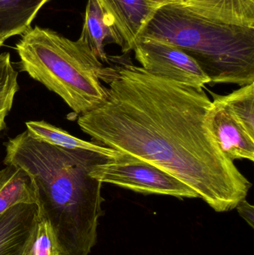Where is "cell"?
<instances>
[{
    "label": "cell",
    "instance_id": "cell-7",
    "mask_svg": "<svg viewBox=\"0 0 254 255\" xmlns=\"http://www.w3.org/2000/svg\"><path fill=\"white\" fill-rule=\"evenodd\" d=\"M123 42L122 51L133 50L148 22L162 4L153 0H97Z\"/></svg>",
    "mask_w": 254,
    "mask_h": 255
},
{
    "label": "cell",
    "instance_id": "cell-12",
    "mask_svg": "<svg viewBox=\"0 0 254 255\" xmlns=\"http://www.w3.org/2000/svg\"><path fill=\"white\" fill-rule=\"evenodd\" d=\"M31 175L22 168L6 165L0 170V214L19 204H37Z\"/></svg>",
    "mask_w": 254,
    "mask_h": 255
},
{
    "label": "cell",
    "instance_id": "cell-1",
    "mask_svg": "<svg viewBox=\"0 0 254 255\" xmlns=\"http://www.w3.org/2000/svg\"><path fill=\"white\" fill-rule=\"evenodd\" d=\"M107 97L80 115V128L104 146L148 162L190 187L216 212L235 209L252 184L222 153L203 88L154 76L129 58L109 57Z\"/></svg>",
    "mask_w": 254,
    "mask_h": 255
},
{
    "label": "cell",
    "instance_id": "cell-3",
    "mask_svg": "<svg viewBox=\"0 0 254 255\" xmlns=\"http://www.w3.org/2000/svg\"><path fill=\"white\" fill-rule=\"evenodd\" d=\"M140 37L180 48L213 85L254 82V28L212 22L167 4L157 10Z\"/></svg>",
    "mask_w": 254,
    "mask_h": 255
},
{
    "label": "cell",
    "instance_id": "cell-5",
    "mask_svg": "<svg viewBox=\"0 0 254 255\" xmlns=\"http://www.w3.org/2000/svg\"><path fill=\"white\" fill-rule=\"evenodd\" d=\"M89 175L101 183L114 184L143 194L178 199L198 198L190 187L169 172L125 153L94 165Z\"/></svg>",
    "mask_w": 254,
    "mask_h": 255
},
{
    "label": "cell",
    "instance_id": "cell-6",
    "mask_svg": "<svg viewBox=\"0 0 254 255\" xmlns=\"http://www.w3.org/2000/svg\"><path fill=\"white\" fill-rule=\"evenodd\" d=\"M133 50L141 67L154 76L198 89L210 83L195 60L171 43L140 37Z\"/></svg>",
    "mask_w": 254,
    "mask_h": 255
},
{
    "label": "cell",
    "instance_id": "cell-18",
    "mask_svg": "<svg viewBox=\"0 0 254 255\" xmlns=\"http://www.w3.org/2000/svg\"><path fill=\"white\" fill-rule=\"evenodd\" d=\"M240 217H243L251 227H254V207L247 202L246 199L242 200L236 207Z\"/></svg>",
    "mask_w": 254,
    "mask_h": 255
},
{
    "label": "cell",
    "instance_id": "cell-20",
    "mask_svg": "<svg viewBox=\"0 0 254 255\" xmlns=\"http://www.w3.org/2000/svg\"><path fill=\"white\" fill-rule=\"evenodd\" d=\"M7 39L5 38V37H1V36H0V48L1 47V46H3V44H4V42L7 40Z\"/></svg>",
    "mask_w": 254,
    "mask_h": 255
},
{
    "label": "cell",
    "instance_id": "cell-9",
    "mask_svg": "<svg viewBox=\"0 0 254 255\" xmlns=\"http://www.w3.org/2000/svg\"><path fill=\"white\" fill-rule=\"evenodd\" d=\"M39 219L37 204H19L0 214V255H23Z\"/></svg>",
    "mask_w": 254,
    "mask_h": 255
},
{
    "label": "cell",
    "instance_id": "cell-14",
    "mask_svg": "<svg viewBox=\"0 0 254 255\" xmlns=\"http://www.w3.org/2000/svg\"><path fill=\"white\" fill-rule=\"evenodd\" d=\"M49 0H0V36L8 39L31 28L34 18Z\"/></svg>",
    "mask_w": 254,
    "mask_h": 255
},
{
    "label": "cell",
    "instance_id": "cell-13",
    "mask_svg": "<svg viewBox=\"0 0 254 255\" xmlns=\"http://www.w3.org/2000/svg\"><path fill=\"white\" fill-rule=\"evenodd\" d=\"M27 131L34 139L69 150H85L100 153L109 158L120 154L119 151L96 142H88L70 134L63 129L45 121H28L25 124Z\"/></svg>",
    "mask_w": 254,
    "mask_h": 255
},
{
    "label": "cell",
    "instance_id": "cell-16",
    "mask_svg": "<svg viewBox=\"0 0 254 255\" xmlns=\"http://www.w3.org/2000/svg\"><path fill=\"white\" fill-rule=\"evenodd\" d=\"M18 91V72L13 67L10 53L3 52L0 54V133L6 127L5 119Z\"/></svg>",
    "mask_w": 254,
    "mask_h": 255
},
{
    "label": "cell",
    "instance_id": "cell-21",
    "mask_svg": "<svg viewBox=\"0 0 254 255\" xmlns=\"http://www.w3.org/2000/svg\"><path fill=\"white\" fill-rule=\"evenodd\" d=\"M170 1H171V0H170Z\"/></svg>",
    "mask_w": 254,
    "mask_h": 255
},
{
    "label": "cell",
    "instance_id": "cell-19",
    "mask_svg": "<svg viewBox=\"0 0 254 255\" xmlns=\"http://www.w3.org/2000/svg\"><path fill=\"white\" fill-rule=\"evenodd\" d=\"M153 1H156V2L159 3V4H162L164 6L165 4H168L170 0H153Z\"/></svg>",
    "mask_w": 254,
    "mask_h": 255
},
{
    "label": "cell",
    "instance_id": "cell-11",
    "mask_svg": "<svg viewBox=\"0 0 254 255\" xmlns=\"http://www.w3.org/2000/svg\"><path fill=\"white\" fill-rule=\"evenodd\" d=\"M79 39L86 43L101 62H109L105 52V45L114 43L121 48L123 46L121 37L118 35L106 17L97 0H88L85 10V21Z\"/></svg>",
    "mask_w": 254,
    "mask_h": 255
},
{
    "label": "cell",
    "instance_id": "cell-2",
    "mask_svg": "<svg viewBox=\"0 0 254 255\" xmlns=\"http://www.w3.org/2000/svg\"><path fill=\"white\" fill-rule=\"evenodd\" d=\"M4 163L22 168L34 181L39 217L50 225L61 255H89L103 215L102 183L89 175L109 157L34 139L26 130L5 143Z\"/></svg>",
    "mask_w": 254,
    "mask_h": 255
},
{
    "label": "cell",
    "instance_id": "cell-10",
    "mask_svg": "<svg viewBox=\"0 0 254 255\" xmlns=\"http://www.w3.org/2000/svg\"><path fill=\"white\" fill-rule=\"evenodd\" d=\"M168 4L212 22L254 28V0H171Z\"/></svg>",
    "mask_w": 254,
    "mask_h": 255
},
{
    "label": "cell",
    "instance_id": "cell-4",
    "mask_svg": "<svg viewBox=\"0 0 254 255\" xmlns=\"http://www.w3.org/2000/svg\"><path fill=\"white\" fill-rule=\"evenodd\" d=\"M20 71L59 96L76 115L94 110L107 97L106 67L81 39L35 26L16 43Z\"/></svg>",
    "mask_w": 254,
    "mask_h": 255
},
{
    "label": "cell",
    "instance_id": "cell-15",
    "mask_svg": "<svg viewBox=\"0 0 254 255\" xmlns=\"http://www.w3.org/2000/svg\"><path fill=\"white\" fill-rule=\"evenodd\" d=\"M219 98L254 139V82Z\"/></svg>",
    "mask_w": 254,
    "mask_h": 255
},
{
    "label": "cell",
    "instance_id": "cell-17",
    "mask_svg": "<svg viewBox=\"0 0 254 255\" xmlns=\"http://www.w3.org/2000/svg\"><path fill=\"white\" fill-rule=\"evenodd\" d=\"M23 255H61L55 234L49 223L43 219H39Z\"/></svg>",
    "mask_w": 254,
    "mask_h": 255
},
{
    "label": "cell",
    "instance_id": "cell-8",
    "mask_svg": "<svg viewBox=\"0 0 254 255\" xmlns=\"http://www.w3.org/2000/svg\"><path fill=\"white\" fill-rule=\"evenodd\" d=\"M214 100L209 114L210 129L219 148L230 160H254V139L251 137L232 112L213 94Z\"/></svg>",
    "mask_w": 254,
    "mask_h": 255
}]
</instances>
